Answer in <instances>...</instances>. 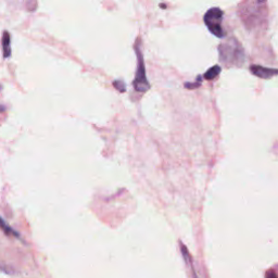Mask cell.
<instances>
[{
  "instance_id": "cell-1",
  "label": "cell",
  "mask_w": 278,
  "mask_h": 278,
  "mask_svg": "<svg viewBox=\"0 0 278 278\" xmlns=\"http://www.w3.org/2000/svg\"><path fill=\"white\" fill-rule=\"evenodd\" d=\"M265 2L248 1L240 4V16L247 27H255L265 17Z\"/></svg>"
},
{
  "instance_id": "cell-2",
  "label": "cell",
  "mask_w": 278,
  "mask_h": 278,
  "mask_svg": "<svg viewBox=\"0 0 278 278\" xmlns=\"http://www.w3.org/2000/svg\"><path fill=\"white\" fill-rule=\"evenodd\" d=\"M221 60L225 63L231 62L232 65H237V62L243 61V49L236 40L225 43L220 47Z\"/></svg>"
},
{
  "instance_id": "cell-3",
  "label": "cell",
  "mask_w": 278,
  "mask_h": 278,
  "mask_svg": "<svg viewBox=\"0 0 278 278\" xmlns=\"http://www.w3.org/2000/svg\"><path fill=\"white\" fill-rule=\"evenodd\" d=\"M223 11L220 8H212L204 16V23H206L209 31L216 37H223L224 31L222 29Z\"/></svg>"
},
{
  "instance_id": "cell-4",
  "label": "cell",
  "mask_w": 278,
  "mask_h": 278,
  "mask_svg": "<svg viewBox=\"0 0 278 278\" xmlns=\"http://www.w3.org/2000/svg\"><path fill=\"white\" fill-rule=\"evenodd\" d=\"M136 51H137V58H138V65H137V72H136L135 81H134V88L139 93L147 92L149 89L150 85L149 82L147 80V76H146V70H145V62L143 54L139 47H136Z\"/></svg>"
},
{
  "instance_id": "cell-5",
  "label": "cell",
  "mask_w": 278,
  "mask_h": 278,
  "mask_svg": "<svg viewBox=\"0 0 278 278\" xmlns=\"http://www.w3.org/2000/svg\"><path fill=\"white\" fill-rule=\"evenodd\" d=\"M250 71H251L252 74L255 76L261 77V79H270V77L278 75V70L276 69H267V67L260 66V65H252L250 67Z\"/></svg>"
},
{
  "instance_id": "cell-6",
  "label": "cell",
  "mask_w": 278,
  "mask_h": 278,
  "mask_svg": "<svg viewBox=\"0 0 278 278\" xmlns=\"http://www.w3.org/2000/svg\"><path fill=\"white\" fill-rule=\"evenodd\" d=\"M2 51L3 57L9 58L11 54V46H10V35L8 32H3L2 35Z\"/></svg>"
},
{
  "instance_id": "cell-7",
  "label": "cell",
  "mask_w": 278,
  "mask_h": 278,
  "mask_svg": "<svg viewBox=\"0 0 278 278\" xmlns=\"http://www.w3.org/2000/svg\"><path fill=\"white\" fill-rule=\"evenodd\" d=\"M220 72H221V67L218 66V65H215V66H212L211 69H209L207 72H206V74H204V79L206 80H213V79H215V77L220 74Z\"/></svg>"
},
{
  "instance_id": "cell-8",
  "label": "cell",
  "mask_w": 278,
  "mask_h": 278,
  "mask_svg": "<svg viewBox=\"0 0 278 278\" xmlns=\"http://www.w3.org/2000/svg\"><path fill=\"white\" fill-rule=\"evenodd\" d=\"M0 229H1L4 232H6L7 235H15V236H17L16 232L13 230L11 227H9V225L7 224L6 222H4L1 217H0Z\"/></svg>"
},
{
  "instance_id": "cell-9",
  "label": "cell",
  "mask_w": 278,
  "mask_h": 278,
  "mask_svg": "<svg viewBox=\"0 0 278 278\" xmlns=\"http://www.w3.org/2000/svg\"><path fill=\"white\" fill-rule=\"evenodd\" d=\"M113 85H114L115 88H116L117 90H120L121 93L125 92V85H124V83H123L122 81H115L114 83H113Z\"/></svg>"
},
{
  "instance_id": "cell-10",
  "label": "cell",
  "mask_w": 278,
  "mask_h": 278,
  "mask_svg": "<svg viewBox=\"0 0 278 278\" xmlns=\"http://www.w3.org/2000/svg\"><path fill=\"white\" fill-rule=\"evenodd\" d=\"M266 278H278V277L275 275L274 272L268 271V272L266 273Z\"/></svg>"
},
{
  "instance_id": "cell-11",
  "label": "cell",
  "mask_w": 278,
  "mask_h": 278,
  "mask_svg": "<svg viewBox=\"0 0 278 278\" xmlns=\"http://www.w3.org/2000/svg\"><path fill=\"white\" fill-rule=\"evenodd\" d=\"M195 278H197V276H196V275H195Z\"/></svg>"
}]
</instances>
